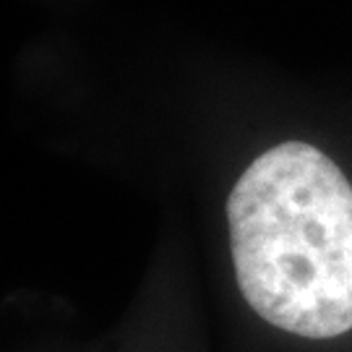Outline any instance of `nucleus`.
I'll list each match as a JSON object with an SVG mask.
<instances>
[{
    "label": "nucleus",
    "instance_id": "nucleus-1",
    "mask_svg": "<svg viewBox=\"0 0 352 352\" xmlns=\"http://www.w3.org/2000/svg\"><path fill=\"white\" fill-rule=\"evenodd\" d=\"M245 302L305 340L352 329V186L321 149L287 141L253 160L227 199Z\"/></svg>",
    "mask_w": 352,
    "mask_h": 352
}]
</instances>
